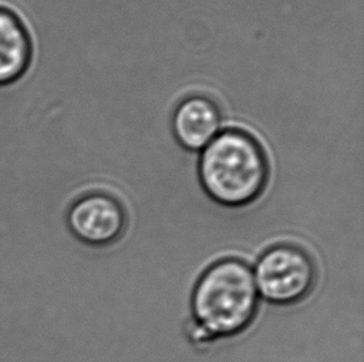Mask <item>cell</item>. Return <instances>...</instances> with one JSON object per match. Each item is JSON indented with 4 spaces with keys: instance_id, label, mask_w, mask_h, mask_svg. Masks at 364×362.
<instances>
[{
    "instance_id": "cell-1",
    "label": "cell",
    "mask_w": 364,
    "mask_h": 362,
    "mask_svg": "<svg viewBox=\"0 0 364 362\" xmlns=\"http://www.w3.org/2000/svg\"><path fill=\"white\" fill-rule=\"evenodd\" d=\"M199 177L205 192L218 204L247 205L265 190L269 177L265 150L250 133L225 129L203 149Z\"/></svg>"
},
{
    "instance_id": "cell-2",
    "label": "cell",
    "mask_w": 364,
    "mask_h": 362,
    "mask_svg": "<svg viewBox=\"0 0 364 362\" xmlns=\"http://www.w3.org/2000/svg\"><path fill=\"white\" fill-rule=\"evenodd\" d=\"M257 302L250 267L242 260L227 258L210 265L198 280L193 293V315L204 338H229L250 325Z\"/></svg>"
},
{
    "instance_id": "cell-3",
    "label": "cell",
    "mask_w": 364,
    "mask_h": 362,
    "mask_svg": "<svg viewBox=\"0 0 364 362\" xmlns=\"http://www.w3.org/2000/svg\"><path fill=\"white\" fill-rule=\"evenodd\" d=\"M254 279L257 293L267 302L276 305L299 303L315 285V262L299 246H274L256 263Z\"/></svg>"
},
{
    "instance_id": "cell-4",
    "label": "cell",
    "mask_w": 364,
    "mask_h": 362,
    "mask_svg": "<svg viewBox=\"0 0 364 362\" xmlns=\"http://www.w3.org/2000/svg\"><path fill=\"white\" fill-rule=\"evenodd\" d=\"M68 226L77 240L106 246L119 240L126 229V212L119 201L105 192L80 196L68 211Z\"/></svg>"
},
{
    "instance_id": "cell-5",
    "label": "cell",
    "mask_w": 364,
    "mask_h": 362,
    "mask_svg": "<svg viewBox=\"0 0 364 362\" xmlns=\"http://www.w3.org/2000/svg\"><path fill=\"white\" fill-rule=\"evenodd\" d=\"M178 143L188 150L207 147L222 127V113L217 103L202 94H194L178 104L172 121Z\"/></svg>"
},
{
    "instance_id": "cell-6",
    "label": "cell",
    "mask_w": 364,
    "mask_h": 362,
    "mask_svg": "<svg viewBox=\"0 0 364 362\" xmlns=\"http://www.w3.org/2000/svg\"><path fill=\"white\" fill-rule=\"evenodd\" d=\"M34 44L29 28L14 10L0 5V86L14 84L29 70Z\"/></svg>"
}]
</instances>
